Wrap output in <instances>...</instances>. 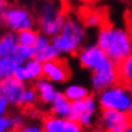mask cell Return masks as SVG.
<instances>
[{"instance_id": "6da1fadb", "label": "cell", "mask_w": 132, "mask_h": 132, "mask_svg": "<svg viewBox=\"0 0 132 132\" xmlns=\"http://www.w3.org/2000/svg\"><path fill=\"white\" fill-rule=\"evenodd\" d=\"M97 45L118 65L132 52L131 30L114 26H102L97 35Z\"/></svg>"}, {"instance_id": "5b68a950", "label": "cell", "mask_w": 132, "mask_h": 132, "mask_svg": "<svg viewBox=\"0 0 132 132\" xmlns=\"http://www.w3.org/2000/svg\"><path fill=\"white\" fill-rule=\"evenodd\" d=\"M97 112V102L95 97L88 95L86 98L72 102L70 119L76 121L82 128L91 127L95 122V114Z\"/></svg>"}, {"instance_id": "d6a6232c", "label": "cell", "mask_w": 132, "mask_h": 132, "mask_svg": "<svg viewBox=\"0 0 132 132\" xmlns=\"http://www.w3.org/2000/svg\"><path fill=\"white\" fill-rule=\"evenodd\" d=\"M88 132H105L103 130H93V131H88Z\"/></svg>"}, {"instance_id": "7c38bea8", "label": "cell", "mask_w": 132, "mask_h": 132, "mask_svg": "<svg viewBox=\"0 0 132 132\" xmlns=\"http://www.w3.org/2000/svg\"><path fill=\"white\" fill-rule=\"evenodd\" d=\"M43 75L48 81L63 82L69 78L70 72H69L68 64L64 61L56 58L43 63Z\"/></svg>"}, {"instance_id": "9c48e42d", "label": "cell", "mask_w": 132, "mask_h": 132, "mask_svg": "<svg viewBox=\"0 0 132 132\" xmlns=\"http://www.w3.org/2000/svg\"><path fill=\"white\" fill-rule=\"evenodd\" d=\"M92 86L97 92H101L105 88L110 87L113 85L118 84L119 79V73H118V65L114 62L105 65L103 68L95 70L92 73Z\"/></svg>"}, {"instance_id": "5bb4252c", "label": "cell", "mask_w": 132, "mask_h": 132, "mask_svg": "<svg viewBox=\"0 0 132 132\" xmlns=\"http://www.w3.org/2000/svg\"><path fill=\"white\" fill-rule=\"evenodd\" d=\"M23 60L21 58L17 53L10 55V56H4L0 57V74L3 78H9L12 76L15 69L17 67L22 65Z\"/></svg>"}, {"instance_id": "f1b7e54d", "label": "cell", "mask_w": 132, "mask_h": 132, "mask_svg": "<svg viewBox=\"0 0 132 132\" xmlns=\"http://www.w3.org/2000/svg\"><path fill=\"white\" fill-rule=\"evenodd\" d=\"M5 10V1L0 0V13H3V11Z\"/></svg>"}, {"instance_id": "7a4b0ae2", "label": "cell", "mask_w": 132, "mask_h": 132, "mask_svg": "<svg viewBox=\"0 0 132 132\" xmlns=\"http://www.w3.org/2000/svg\"><path fill=\"white\" fill-rule=\"evenodd\" d=\"M85 40V29L79 22L67 18L63 28L52 39V46L58 53H75Z\"/></svg>"}, {"instance_id": "e0dca14e", "label": "cell", "mask_w": 132, "mask_h": 132, "mask_svg": "<svg viewBox=\"0 0 132 132\" xmlns=\"http://www.w3.org/2000/svg\"><path fill=\"white\" fill-rule=\"evenodd\" d=\"M118 73L121 82L128 86L132 85V52L120 64H118Z\"/></svg>"}, {"instance_id": "ffe728a7", "label": "cell", "mask_w": 132, "mask_h": 132, "mask_svg": "<svg viewBox=\"0 0 132 132\" xmlns=\"http://www.w3.org/2000/svg\"><path fill=\"white\" fill-rule=\"evenodd\" d=\"M24 69L27 73V79L34 80L43 75V63L36 60H30L24 64Z\"/></svg>"}, {"instance_id": "277c9868", "label": "cell", "mask_w": 132, "mask_h": 132, "mask_svg": "<svg viewBox=\"0 0 132 132\" xmlns=\"http://www.w3.org/2000/svg\"><path fill=\"white\" fill-rule=\"evenodd\" d=\"M65 20L67 18L60 3L56 0H47L41 9L39 24L45 35L56 36L62 30Z\"/></svg>"}, {"instance_id": "e575fe53", "label": "cell", "mask_w": 132, "mask_h": 132, "mask_svg": "<svg viewBox=\"0 0 132 132\" xmlns=\"http://www.w3.org/2000/svg\"><path fill=\"white\" fill-rule=\"evenodd\" d=\"M130 90H131V92H132V85H130Z\"/></svg>"}, {"instance_id": "44dd1931", "label": "cell", "mask_w": 132, "mask_h": 132, "mask_svg": "<svg viewBox=\"0 0 132 132\" xmlns=\"http://www.w3.org/2000/svg\"><path fill=\"white\" fill-rule=\"evenodd\" d=\"M17 38H18V44L23 45V46H35L36 41H38V38L39 35L36 34L34 30L32 29H26V30H21L17 34Z\"/></svg>"}, {"instance_id": "d6986e66", "label": "cell", "mask_w": 132, "mask_h": 132, "mask_svg": "<svg viewBox=\"0 0 132 132\" xmlns=\"http://www.w3.org/2000/svg\"><path fill=\"white\" fill-rule=\"evenodd\" d=\"M58 52L56 51V48L52 46V44L45 46V47L40 48L35 52V56H34V60L39 61L40 63H45L47 61H52V60H56L58 57Z\"/></svg>"}, {"instance_id": "9a60e30c", "label": "cell", "mask_w": 132, "mask_h": 132, "mask_svg": "<svg viewBox=\"0 0 132 132\" xmlns=\"http://www.w3.org/2000/svg\"><path fill=\"white\" fill-rule=\"evenodd\" d=\"M36 92H38V97L43 103H52V101L55 100L57 92L55 87L52 86L51 81L47 79L44 80H39L36 82Z\"/></svg>"}, {"instance_id": "cb8c5ba5", "label": "cell", "mask_w": 132, "mask_h": 132, "mask_svg": "<svg viewBox=\"0 0 132 132\" xmlns=\"http://www.w3.org/2000/svg\"><path fill=\"white\" fill-rule=\"evenodd\" d=\"M16 53L22 58V60H30L34 58L35 56V47L33 46H23V45H18Z\"/></svg>"}, {"instance_id": "836d02e7", "label": "cell", "mask_w": 132, "mask_h": 132, "mask_svg": "<svg viewBox=\"0 0 132 132\" xmlns=\"http://www.w3.org/2000/svg\"><path fill=\"white\" fill-rule=\"evenodd\" d=\"M3 79H4V78H3V76H1V74H0V81L3 80Z\"/></svg>"}, {"instance_id": "8fae6325", "label": "cell", "mask_w": 132, "mask_h": 132, "mask_svg": "<svg viewBox=\"0 0 132 132\" xmlns=\"http://www.w3.org/2000/svg\"><path fill=\"white\" fill-rule=\"evenodd\" d=\"M43 128L45 132H84V128L76 121L56 115L44 116Z\"/></svg>"}, {"instance_id": "603a6c76", "label": "cell", "mask_w": 132, "mask_h": 132, "mask_svg": "<svg viewBox=\"0 0 132 132\" xmlns=\"http://www.w3.org/2000/svg\"><path fill=\"white\" fill-rule=\"evenodd\" d=\"M36 100H38V92H36V90L27 88L23 93L21 105H23V107H32L33 104L36 102Z\"/></svg>"}, {"instance_id": "2e32d148", "label": "cell", "mask_w": 132, "mask_h": 132, "mask_svg": "<svg viewBox=\"0 0 132 132\" xmlns=\"http://www.w3.org/2000/svg\"><path fill=\"white\" fill-rule=\"evenodd\" d=\"M18 38L13 33H7L0 38V57L16 53L18 47Z\"/></svg>"}, {"instance_id": "4dcf8cb0", "label": "cell", "mask_w": 132, "mask_h": 132, "mask_svg": "<svg viewBox=\"0 0 132 132\" xmlns=\"http://www.w3.org/2000/svg\"><path fill=\"white\" fill-rule=\"evenodd\" d=\"M128 22H130V28H131V32H132V12L130 15V18H128Z\"/></svg>"}, {"instance_id": "3957f363", "label": "cell", "mask_w": 132, "mask_h": 132, "mask_svg": "<svg viewBox=\"0 0 132 132\" xmlns=\"http://www.w3.org/2000/svg\"><path fill=\"white\" fill-rule=\"evenodd\" d=\"M132 102V92L130 86L124 82H118L105 88L98 95V103L102 109L118 112H127Z\"/></svg>"}, {"instance_id": "484cf974", "label": "cell", "mask_w": 132, "mask_h": 132, "mask_svg": "<svg viewBox=\"0 0 132 132\" xmlns=\"http://www.w3.org/2000/svg\"><path fill=\"white\" fill-rule=\"evenodd\" d=\"M13 132H45L44 128L38 125H21Z\"/></svg>"}, {"instance_id": "d4e9b609", "label": "cell", "mask_w": 132, "mask_h": 132, "mask_svg": "<svg viewBox=\"0 0 132 132\" xmlns=\"http://www.w3.org/2000/svg\"><path fill=\"white\" fill-rule=\"evenodd\" d=\"M16 130L12 118L0 116V132H13Z\"/></svg>"}, {"instance_id": "f546056e", "label": "cell", "mask_w": 132, "mask_h": 132, "mask_svg": "<svg viewBox=\"0 0 132 132\" xmlns=\"http://www.w3.org/2000/svg\"><path fill=\"white\" fill-rule=\"evenodd\" d=\"M125 132H132V121L130 122V125H128V127L126 128V131Z\"/></svg>"}, {"instance_id": "52a82bcc", "label": "cell", "mask_w": 132, "mask_h": 132, "mask_svg": "<svg viewBox=\"0 0 132 132\" xmlns=\"http://www.w3.org/2000/svg\"><path fill=\"white\" fill-rule=\"evenodd\" d=\"M78 58L84 68L90 69L92 72L103 68L113 62L98 45H90L81 48L79 51Z\"/></svg>"}, {"instance_id": "30bf717a", "label": "cell", "mask_w": 132, "mask_h": 132, "mask_svg": "<svg viewBox=\"0 0 132 132\" xmlns=\"http://www.w3.org/2000/svg\"><path fill=\"white\" fill-rule=\"evenodd\" d=\"M24 91H26V88H24L23 82L15 79L13 76L4 78L0 81V95L9 103L21 105Z\"/></svg>"}, {"instance_id": "1f68e13d", "label": "cell", "mask_w": 132, "mask_h": 132, "mask_svg": "<svg viewBox=\"0 0 132 132\" xmlns=\"http://www.w3.org/2000/svg\"><path fill=\"white\" fill-rule=\"evenodd\" d=\"M127 113H128V114H130V116H131V118H132V102H131V105H130V108H128Z\"/></svg>"}, {"instance_id": "4316f807", "label": "cell", "mask_w": 132, "mask_h": 132, "mask_svg": "<svg viewBox=\"0 0 132 132\" xmlns=\"http://www.w3.org/2000/svg\"><path fill=\"white\" fill-rule=\"evenodd\" d=\"M12 76L23 82L24 80H27V73H26V69H24V65H20L15 69V72L12 74Z\"/></svg>"}, {"instance_id": "ba28073f", "label": "cell", "mask_w": 132, "mask_h": 132, "mask_svg": "<svg viewBox=\"0 0 132 132\" xmlns=\"http://www.w3.org/2000/svg\"><path fill=\"white\" fill-rule=\"evenodd\" d=\"M132 118L127 112L103 109L101 113V124L105 132H125Z\"/></svg>"}, {"instance_id": "7402d4cb", "label": "cell", "mask_w": 132, "mask_h": 132, "mask_svg": "<svg viewBox=\"0 0 132 132\" xmlns=\"http://www.w3.org/2000/svg\"><path fill=\"white\" fill-rule=\"evenodd\" d=\"M82 20L88 27H100L103 23V17L97 11H86L82 16Z\"/></svg>"}, {"instance_id": "4fadbf2b", "label": "cell", "mask_w": 132, "mask_h": 132, "mask_svg": "<svg viewBox=\"0 0 132 132\" xmlns=\"http://www.w3.org/2000/svg\"><path fill=\"white\" fill-rule=\"evenodd\" d=\"M51 112L53 115L56 116L70 119V115H72V102L64 96L63 93L57 92L55 100L52 101Z\"/></svg>"}, {"instance_id": "d590c367", "label": "cell", "mask_w": 132, "mask_h": 132, "mask_svg": "<svg viewBox=\"0 0 132 132\" xmlns=\"http://www.w3.org/2000/svg\"><path fill=\"white\" fill-rule=\"evenodd\" d=\"M131 34H132V32H131Z\"/></svg>"}, {"instance_id": "83f0119b", "label": "cell", "mask_w": 132, "mask_h": 132, "mask_svg": "<svg viewBox=\"0 0 132 132\" xmlns=\"http://www.w3.org/2000/svg\"><path fill=\"white\" fill-rule=\"evenodd\" d=\"M7 104H9V102L0 95V116H4V114L6 113V110H7Z\"/></svg>"}, {"instance_id": "8992f818", "label": "cell", "mask_w": 132, "mask_h": 132, "mask_svg": "<svg viewBox=\"0 0 132 132\" xmlns=\"http://www.w3.org/2000/svg\"><path fill=\"white\" fill-rule=\"evenodd\" d=\"M1 20L3 23L13 32L32 29L34 26L32 15L20 7H6L1 13Z\"/></svg>"}, {"instance_id": "ac0fdd59", "label": "cell", "mask_w": 132, "mask_h": 132, "mask_svg": "<svg viewBox=\"0 0 132 132\" xmlns=\"http://www.w3.org/2000/svg\"><path fill=\"white\" fill-rule=\"evenodd\" d=\"M64 96L67 97L70 102H75V101L84 100L88 96L87 88L80 85H70L64 90Z\"/></svg>"}]
</instances>
